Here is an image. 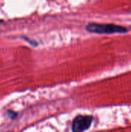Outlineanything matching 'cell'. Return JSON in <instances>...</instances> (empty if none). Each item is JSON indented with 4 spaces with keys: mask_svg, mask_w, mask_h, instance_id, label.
Instances as JSON below:
<instances>
[{
    "mask_svg": "<svg viewBox=\"0 0 131 132\" xmlns=\"http://www.w3.org/2000/svg\"><path fill=\"white\" fill-rule=\"evenodd\" d=\"M86 29L90 32L97 34H113V33H124L128 31L127 28L122 26L111 23H89Z\"/></svg>",
    "mask_w": 131,
    "mask_h": 132,
    "instance_id": "1",
    "label": "cell"
},
{
    "mask_svg": "<svg viewBox=\"0 0 131 132\" xmlns=\"http://www.w3.org/2000/svg\"><path fill=\"white\" fill-rule=\"evenodd\" d=\"M93 121V118L90 115H78L72 123V131L82 132L89 129Z\"/></svg>",
    "mask_w": 131,
    "mask_h": 132,
    "instance_id": "2",
    "label": "cell"
},
{
    "mask_svg": "<svg viewBox=\"0 0 131 132\" xmlns=\"http://www.w3.org/2000/svg\"><path fill=\"white\" fill-rule=\"evenodd\" d=\"M6 114H7V115L9 117V118H11L12 120L15 119V118H17V116H18V115H17V113H15V111H12V110L7 111Z\"/></svg>",
    "mask_w": 131,
    "mask_h": 132,
    "instance_id": "3",
    "label": "cell"
}]
</instances>
